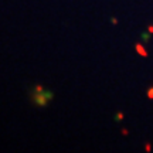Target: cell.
I'll return each instance as SVG.
<instances>
[{"label":"cell","instance_id":"cell-2","mask_svg":"<svg viewBox=\"0 0 153 153\" xmlns=\"http://www.w3.org/2000/svg\"><path fill=\"white\" fill-rule=\"evenodd\" d=\"M36 91H37V92H43V87H41V85H37V87H36Z\"/></svg>","mask_w":153,"mask_h":153},{"label":"cell","instance_id":"cell-1","mask_svg":"<svg viewBox=\"0 0 153 153\" xmlns=\"http://www.w3.org/2000/svg\"><path fill=\"white\" fill-rule=\"evenodd\" d=\"M51 94L50 92H38V95H36L34 97V102H36V105H38V106H45V105L48 104V101L51 99Z\"/></svg>","mask_w":153,"mask_h":153}]
</instances>
